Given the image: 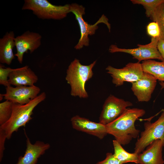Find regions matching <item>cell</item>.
<instances>
[{"mask_svg":"<svg viewBox=\"0 0 164 164\" xmlns=\"http://www.w3.org/2000/svg\"><path fill=\"white\" fill-rule=\"evenodd\" d=\"M22 9L31 11L40 19L60 20L70 12V4L56 5L47 0H25Z\"/></svg>","mask_w":164,"mask_h":164,"instance_id":"277c9868","label":"cell"},{"mask_svg":"<svg viewBox=\"0 0 164 164\" xmlns=\"http://www.w3.org/2000/svg\"><path fill=\"white\" fill-rule=\"evenodd\" d=\"M158 24L160 30L159 39H164V3L159 6L150 17Z\"/></svg>","mask_w":164,"mask_h":164,"instance_id":"ffe728a7","label":"cell"},{"mask_svg":"<svg viewBox=\"0 0 164 164\" xmlns=\"http://www.w3.org/2000/svg\"><path fill=\"white\" fill-rule=\"evenodd\" d=\"M114 157L122 164L128 162H134L138 164V154L130 153L125 150L121 145L116 140L113 141Z\"/></svg>","mask_w":164,"mask_h":164,"instance_id":"d6986e66","label":"cell"},{"mask_svg":"<svg viewBox=\"0 0 164 164\" xmlns=\"http://www.w3.org/2000/svg\"><path fill=\"white\" fill-rule=\"evenodd\" d=\"M38 80L37 76L28 66L15 68L8 77L10 84L15 86H32Z\"/></svg>","mask_w":164,"mask_h":164,"instance_id":"2e32d148","label":"cell"},{"mask_svg":"<svg viewBox=\"0 0 164 164\" xmlns=\"http://www.w3.org/2000/svg\"><path fill=\"white\" fill-rule=\"evenodd\" d=\"M46 97V93L43 92L26 104H13L12 113L10 119L0 126V129L5 133L7 139H9L14 132H17L20 127L25 126L32 119L31 115L34 109L44 101Z\"/></svg>","mask_w":164,"mask_h":164,"instance_id":"7a4b0ae2","label":"cell"},{"mask_svg":"<svg viewBox=\"0 0 164 164\" xmlns=\"http://www.w3.org/2000/svg\"><path fill=\"white\" fill-rule=\"evenodd\" d=\"M70 12L73 13L75 15L80 28V36L79 41L75 46L76 50H80L84 46H88L89 44V35L94 34L98 28L97 25L103 23L106 24L110 31L111 25L106 17L103 15L95 23L90 25L86 22L83 18V15L85 13V8L82 5L76 3L70 4Z\"/></svg>","mask_w":164,"mask_h":164,"instance_id":"5b68a950","label":"cell"},{"mask_svg":"<svg viewBox=\"0 0 164 164\" xmlns=\"http://www.w3.org/2000/svg\"><path fill=\"white\" fill-rule=\"evenodd\" d=\"M157 80L152 75L144 72L142 78L132 83V90L138 101H150L156 86Z\"/></svg>","mask_w":164,"mask_h":164,"instance_id":"7c38bea8","label":"cell"},{"mask_svg":"<svg viewBox=\"0 0 164 164\" xmlns=\"http://www.w3.org/2000/svg\"><path fill=\"white\" fill-rule=\"evenodd\" d=\"M96 164H122L115 158L113 154L111 153H106V157L104 160L99 162Z\"/></svg>","mask_w":164,"mask_h":164,"instance_id":"d4e9b609","label":"cell"},{"mask_svg":"<svg viewBox=\"0 0 164 164\" xmlns=\"http://www.w3.org/2000/svg\"><path fill=\"white\" fill-rule=\"evenodd\" d=\"M159 38H152L151 42L147 44H138V47L134 49H123L118 47L115 45H111L109 51L111 53L123 52L129 54L133 58L138 60V62L148 60L157 59L162 61L163 60L157 49Z\"/></svg>","mask_w":164,"mask_h":164,"instance_id":"ba28073f","label":"cell"},{"mask_svg":"<svg viewBox=\"0 0 164 164\" xmlns=\"http://www.w3.org/2000/svg\"><path fill=\"white\" fill-rule=\"evenodd\" d=\"M13 104L6 100L0 103V125H2L10 119L12 113Z\"/></svg>","mask_w":164,"mask_h":164,"instance_id":"7402d4cb","label":"cell"},{"mask_svg":"<svg viewBox=\"0 0 164 164\" xmlns=\"http://www.w3.org/2000/svg\"><path fill=\"white\" fill-rule=\"evenodd\" d=\"M134 4L141 5L145 10V14L150 17L156 9L164 3V0H131Z\"/></svg>","mask_w":164,"mask_h":164,"instance_id":"44dd1931","label":"cell"},{"mask_svg":"<svg viewBox=\"0 0 164 164\" xmlns=\"http://www.w3.org/2000/svg\"><path fill=\"white\" fill-rule=\"evenodd\" d=\"M15 69L5 67L0 64V84L1 85H4L6 87L11 85L8 81L9 75L11 72L15 70Z\"/></svg>","mask_w":164,"mask_h":164,"instance_id":"603a6c76","label":"cell"},{"mask_svg":"<svg viewBox=\"0 0 164 164\" xmlns=\"http://www.w3.org/2000/svg\"><path fill=\"white\" fill-rule=\"evenodd\" d=\"M40 91V88L35 85L15 87L10 85L6 87L5 93L3 95L6 100L13 103L24 105L35 98Z\"/></svg>","mask_w":164,"mask_h":164,"instance_id":"8fae6325","label":"cell"},{"mask_svg":"<svg viewBox=\"0 0 164 164\" xmlns=\"http://www.w3.org/2000/svg\"><path fill=\"white\" fill-rule=\"evenodd\" d=\"M112 77V82L115 86L123 84L125 82L132 83L142 78L144 75L142 64L140 62L129 63L122 68L118 69L108 66L106 69Z\"/></svg>","mask_w":164,"mask_h":164,"instance_id":"52a82bcc","label":"cell"},{"mask_svg":"<svg viewBox=\"0 0 164 164\" xmlns=\"http://www.w3.org/2000/svg\"><path fill=\"white\" fill-rule=\"evenodd\" d=\"M146 29L148 34L152 38H159L160 30L157 22H153L149 23L147 26Z\"/></svg>","mask_w":164,"mask_h":164,"instance_id":"cb8c5ba5","label":"cell"},{"mask_svg":"<svg viewBox=\"0 0 164 164\" xmlns=\"http://www.w3.org/2000/svg\"><path fill=\"white\" fill-rule=\"evenodd\" d=\"M131 102L110 95L105 100L99 117V122L106 125L112 122L132 106Z\"/></svg>","mask_w":164,"mask_h":164,"instance_id":"9c48e42d","label":"cell"},{"mask_svg":"<svg viewBox=\"0 0 164 164\" xmlns=\"http://www.w3.org/2000/svg\"><path fill=\"white\" fill-rule=\"evenodd\" d=\"M162 142L158 139L153 141L145 150L138 154V164H164Z\"/></svg>","mask_w":164,"mask_h":164,"instance_id":"9a60e30c","label":"cell"},{"mask_svg":"<svg viewBox=\"0 0 164 164\" xmlns=\"http://www.w3.org/2000/svg\"><path fill=\"white\" fill-rule=\"evenodd\" d=\"M26 148L25 153L23 156L19 157L16 164H36L38 159L50 147L49 143L39 141L32 144L26 135Z\"/></svg>","mask_w":164,"mask_h":164,"instance_id":"5bb4252c","label":"cell"},{"mask_svg":"<svg viewBox=\"0 0 164 164\" xmlns=\"http://www.w3.org/2000/svg\"><path fill=\"white\" fill-rule=\"evenodd\" d=\"M41 39L42 36L39 33L28 30L15 37L16 53L15 56L19 63H22L24 53L28 51L32 53L39 47Z\"/></svg>","mask_w":164,"mask_h":164,"instance_id":"30bf717a","label":"cell"},{"mask_svg":"<svg viewBox=\"0 0 164 164\" xmlns=\"http://www.w3.org/2000/svg\"><path fill=\"white\" fill-rule=\"evenodd\" d=\"M144 130L135 144V153L138 154L153 141L159 139L162 142L164 148V110L155 122L148 121L144 124Z\"/></svg>","mask_w":164,"mask_h":164,"instance_id":"8992f818","label":"cell"},{"mask_svg":"<svg viewBox=\"0 0 164 164\" xmlns=\"http://www.w3.org/2000/svg\"><path fill=\"white\" fill-rule=\"evenodd\" d=\"M13 31L7 32L0 39V62L10 65L15 58L13 49L15 46Z\"/></svg>","mask_w":164,"mask_h":164,"instance_id":"e0dca14e","label":"cell"},{"mask_svg":"<svg viewBox=\"0 0 164 164\" xmlns=\"http://www.w3.org/2000/svg\"><path fill=\"white\" fill-rule=\"evenodd\" d=\"M157 49L164 61V39H159L157 43Z\"/></svg>","mask_w":164,"mask_h":164,"instance_id":"4316f807","label":"cell"},{"mask_svg":"<svg viewBox=\"0 0 164 164\" xmlns=\"http://www.w3.org/2000/svg\"><path fill=\"white\" fill-rule=\"evenodd\" d=\"M141 64L144 72L152 75L157 80L164 83V61L158 62L149 59L143 61Z\"/></svg>","mask_w":164,"mask_h":164,"instance_id":"ac0fdd59","label":"cell"},{"mask_svg":"<svg viewBox=\"0 0 164 164\" xmlns=\"http://www.w3.org/2000/svg\"><path fill=\"white\" fill-rule=\"evenodd\" d=\"M95 61L88 65L81 64L79 60L75 59L69 65L65 78L71 87L70 94L73 96L86 98L88 94L86 91V83L93 75L92 69L96 63Z\"/></svg>","mask_w":164,"mask_h":164,"instance_id":"3957f363","label":"cell"},{"mask_svg":"<svg viewBox=\"0 0 164 164\" xmlns=\"http://www.w3.org/2000/svg\"><path fill=\"white\" fill-rule=\"evenodd\" d=\"M6 139V135L5 133L0 129V161L2 160L3 156V152L4 150V143Z\"/></svg>","mask_w":164,"mask_h":164,"instance_id":"484cf974","label":"cell"},{"mask_svg":"<svg viewBox=\"0 0 164 164\" xmlns=\"http://www.w3.org/2000/svg\"><path fill=\"white\" fill-rule=\"evenodd\" d=\"M159 84L161 86V89L164 88V83L163 82H160L159 83Z\"/></svg>","mask_w":164,"mask_h":164,"instance_id":"83f0119b","label":"cell"},{"mask_svg":"<svg viewBox=\"0 0 164 164\" xmlns=\"http://www.w3.org/2000/svg\"></svg>","mask_w":164,"mask_h":164,"instance_id":"f546056e","label":"cell"},{"mask_svg":"<svg viewBox=\"0 0 164 164\" xmlns=\"http://www.w3.org/2000/svg\"><path fill=\"white\" fill-rule=\"evenodd\" d=\"M145 113L142 109L128 108L118 118L106 125L108 134L113 136L121 145L128 144L133 138L137 137L140 132L135 127V121Z\"/></svg>","mask_w":164,"mask_h":164,"instance_id":"6da1fadb","label":"cell"},{"mask_svg":"<svg viewBox=\"0 0 164 164\" xmlns=\"http://www.w3.org/2000/svg\"><path fill=\"white\" fill-rule=\"evenodd\" d=\"M0 101H1L4 98V97H3V94H0Z\"/></svg>","mask_w":164,"mask_h":164,"instance_id":"f1b7e54d","label":"cell"},{"mask_svg":"<svg viewBox=\"0 0 164 164\" xmlns=\"http://www.w3.org/2000/svg\"><path fill=\"white\" fill-rule=\"evenodd\" d=\"M71 122L74 129L95 136L100 139L108 134L106 125L92 121L78 115L73 117Z\"/></svg>","mask_w":164,"mask_h":164,"instance_id":"4fadbf2b","label":"cell"}]
</instances>
